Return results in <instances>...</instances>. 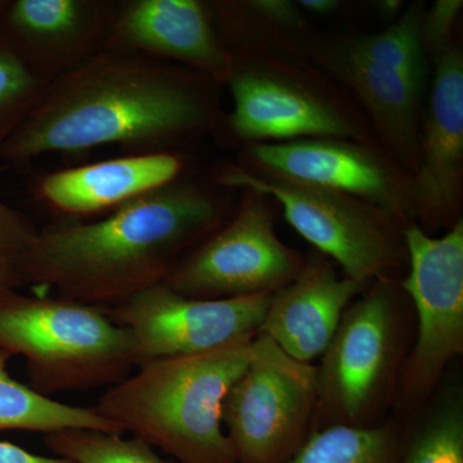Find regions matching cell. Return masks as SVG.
<instances>
[{"label": "cell", "instance_id": "6da1fadb", "mask_svg": "<svg viewBox=\"0 0 463 463\" xmlns=\"http://www.w3.org/2000/svg\"><path fill=\"white\" fill-rule=\"evenodd\" d=\"M219 85L185 67L102 51L48 85L0 152L3 165L118 145L132 154L174 148L214 129Z\"/></svg>", "mask_w": 463, "mask_h": 463}, {"label": "cell", "instance_id": "7a4b0ae2", "mask_svg": "<svg viewBox=\"0 0 463 463\" xmlns=\"http://www.w3.org/2000/svg\"><path fill=\"white\" fill-rule=\"evenodd\" d=\"M221 190L181 176L102 221L56 222L38 231L14 269L24 286L103 309L120 306L165 281L230 219Z\"/></svg>", "mask_w": 463, "mask_h": 463}, {"label": "cell", "instance_id": "3957f363", "mask_svg": "<svg viewBox=\"0 0 463 463\" xmlns=\"http://www.w3.org/2000/svg\"><path fill=\"white\" fill-rule=\"evenodd\" d=\"M255 336L200 354L158 359L109 386L94 410L179 463H237L223 404L248 367Z\"/></svg>", "mask_w": 463, "mask_h": 463}, {"label": "cell", "instance_id": "277c9868", "mask_svg": "<svg viewBox=\"0 0 463 463\" xmlns=\"http://www.w3.org/2000/svg\"><path fill=\"white\" fill-rule=\"evenodd\" d=\"M413 340V307L399 279L370 283L347 307L317 367L312 431L386 421Z\"/></svg>", "mask_w": 463, "mask_h": 463}, {"label": "cell", "instance_id": "5b68a950", "mask_svg": "<svg viewBox=\"0 0 463 463\" xmlns=\"http://www.w3.org/2000/svg\"><path fill=\"white\" fill-rule=\"evenodd\" d=\"M0 349L26 361L39 394L109 388L137 368L129 332L103 307L65 297L0 291Z\"/></svg>", "mask_w": 463, "mask_h": 463}, {"label": "cell", "instance_id": "8992f818", "mask_svg": "<svg viewBox=\"0 0 463 463\" xmlns=\"http://www.w3.org/2000/svg\"><path fill=\"white\" fill-rule=\"evenodd\" d=\"M213 184L227 190H251L282 207L288 223L317 252L335 261L353 281L373 283L397 279L407 269L404 225L374 203L341 192L300 184L223 164Z\"/></svg>", "mask_w": 463, "mask_h": 463}, {"label": "cell", "instance_id": "52a82bcc", "mask_svg": "<svg viewBox=\"0 0 463 463\" xmlns=\"http://www.w3.org/2000/svg\"><path fill=\"white\" fill-rule=\"evenodd\" d=\"M407 274L399 279L413 307L414 340L392 412L407 420L422 410L463 354V222L440 237L416 222L404 228Z\"/></svg>", "mask_w": 463, "mask_h": 463}, {"label": "cell", "instance_id": "ba28073f", "mask_svg": "<svg viewBox=\"0 0 463 463\" xmlns=\"http://www.w3.org/2000/svg\"><path fill=\"white\" fill-rule=\"evenodd\" d=\"M227 128L241 142L279 143L332 137L374 145L370 129L343 100L298 66L257 52H232Z\"/></svg>", "mask_w": 463, "mask_h": 463}, {"label": "cell", "instance_id": "9c48e42d", "mask_svg": "<svg viewBox=\"0 0 463 463\" xmlns=\"http://www.w3.org/2000/svg\"><path fill=\"white\" fill-rule=\"evenodd\" d=\"M317 367L255 335L245 373L223 404V425L237 463H288L312 432Z\"/></svg>", "mask_w": 463, "mask_h": 463}, {"label": "cell", "instance_id": "30bf717a", "mask_svg": "<svg viewBox=\"0 0 463 463\" xmlns=\"http://www.w3.org/2000/svg\"><path fill=\"white\" fill-rule=\"evenodd\" d=\"M242 191L239 210L164 281L183 297L232 298L274 294L294 281L307 257L282 242L269 197Z\"/></svg>", "mask_w": 463, "mask_h": 463}, {"label": "cell", "instance_id": "8fae6325", "mask_svg": "<svg viewBox=\"0 0 463 463\" xmlns=\"http://www.w3.org/2000/svg\"><path fill=\"white\" fill-rule=\"evenodd\" d=\"M273 294L232 298L183 297L158 283L106 315L129 332L137 368L175 356L200 354L240 337L255 336Z\"/></svg>", "mask_w": 463, "mask_h": 463}, {"label": "cell", "instance_id": "7c38bea8", "mask_svg": "<svg viewBox=\"0 0 463 463\" xmlns=\"http://www.w3.org/2000/svg\"><path fill=\"white\" fill-rule=\"evenodd\" d=\"M245 157L259 175L358 197L386 210L404 227L414 222L412 176L377 146L317 137L254 143Z\"/></svg>", "mask_w": 463, "mask_h": 463}, {"label": "cell", "instance_id": "4fadbf2b", "mask_svg": "<svg viewBox=\"0 0 463 463\" xmlns=\"http://www.w3.org/2000/svg\"><path fill=\"white\" fill-rule=\"evenodd\" d=\"M432 80L412 176L414 222L426 233L461 218L463 190V54L455 38L426 51Z\"/></svg>", "mask_w": 463, "mask_h": 463}, {"label": "cell", "instance_id": "5bb4252c", "mask_svg": "<svg viewBox=\"0 0 463 463\" xmlns=\"http://www.w3.org/2000/svg\"><path fill=\"white\" fill-rule=\"evenodd\" d=\"M103 51L185 67L218 85L227 83L233 67L210 5L199 0L118 2Z\"/></svg>", "mask_w": 463, "mask_h": 463}, {"label": "cell", "instance_id": "9a60e30c", "mask_svg": "<svg viewBox=\"0 0 463 463\" xmlns=\"http://www.w3.org/2000/svg\"><path fill=\"white\" fill-rule=\"evenodd\" d=\"M114 0H7L0 27L27 65L48 83L105 50Z\"/></svg>", "mask_w": 463, "mask_h": 463}, {"label": "cell", "instance_id": "2e32d148", "mask_svg": "<svg viewBox=\"0 0 463 463\" xmlns=\"http://www.w3.org/2000/svg\"><path fill=\"white\" fill-rule=\"evenodd\" d=\"M367 288L340 276L330 259L312 252L297 279L270 298L258 335L297 361L312 364L327 349L347 307Z\"/></svg>", "mask_w": 463, "mask_h": 463}, {"label": "cell", "instance_id": "e0dca14e", "mask_svg": "<svg viewBox=\"0 0 463 463\" xmlns=\"http://www.w3.org/2000/svg\"><path fill=\"white\" fill-rule=\"evenodd\" d=\"M307 50L318 65L354 91L389 156L413 176L420 161L421 91L397 72L354 53L343 39L313 42Z\"/></svg>", "mask_w": 463, "mask_h": 463}, {"label": "cell", "instance_id": "ac0fdd59", "mask_svg": "<svg viewBox=\"0 0 463 463\" xmlns=\"http://www.w3.org/2000/svg\"><path fill=\"white\" fill-rule=\"evenodd\" d=\"M184 166L178 152L130 154L47 174L35 194L63 216L99 214L176 181Z\"/></svg>", "mask_w": 463, "mask_h": 463}, {"label": "cell", "instance_id": "d6986e66", "mask_svg": "<svg viewBox=\"0 0 463 463\" xmlns=\"http://www.w3.org/2000/svg\"><path fill=\"white\" fill-rule=\"evenodd\" d=\"M12 354L0 349V431L52 432L85 429L123 434L93 407H75L44 397L8 373Z\"/></svg>", "mask_w": 463, "mask_h": 463}, {"label": "cell", "instance_id": "ffe728a7", "mask_svg": "<svg viewBox=\"0 0 463 463\" xmlns=\"http://www.w3.org/2000/svg\"><path fill=\"white\" fill-rule=\"evenodd\" d=\"M405 425L401 463H463V392L456 381L444 380Z\"/></svg>", "mask_w": 463, "mask_h": 463}, {"label": "cell", "instance_id": "44dd1931", "mask_svg": "<svg viewBox=\"0 0 463 463\" xmlns=\"http://www.w3.org/2000/svg\"><path fill=\"white\" fill-rule=\"evenodd\" d=\"M405 426V420L392 417L373 428L315 430L288 463H401Z\"/></svg>", "mask_w": 463, "mask_h": 463}, {"label": "cell", "instance_id": "7402d4cb", "mask_svg": "<svg viewBox=\"0 0 463 463\" xmlns=\"http://www.w3.org/2000/svg\"><path fill=\"white\" fill-rule=\"evenodd\" d=\"M425 12L423 3L414 2L383 32L343 41L354 53L403 76L423 93L430 76V61L422 41Z\"/></svg>", "mask_w": 463, "mask_h": 463}, {"label": "cell", "instance_id": "603a6c76", "mask_svg": "<svg viewBox=\"0 0 463 463\" xmlns=\"http://www.w3.org/2000/svg\"><path fill=\"white\" fill-rule=\"evenodd\" d=\"M0 27V152L47 90Z\"/></svg>", "mask_w": 463, "mask_h": 463}, {"label": "cell", "instance_id": "cb8c5ba5", "mask_svg": "<svg viewBox=\"0 0 463 463\" xmlns=\"http://www.w3.org/2000/svg\"><path fill=\"white\" fill-rule=\"evenodd\" d=\"M44 444L72 463H169L145 441L121 434L70 429L45 435Z\"/></svg>", "mask_w": 463, "mask_h": 463}, {"label": "cell", "instance_id": "d4e9b609", "mask_svg": "<svg viewBox=\"0 0 463 463\" xmlns=\"http://www.w3.org/2000/svg\"><path fill=\"white\" fill-rule=\"evenodd\" d=\"M5 167L0 165V173ZM38 231L30 219L0 200V260L14 268L32 245Z\"/></svg>", "mask_w": 463, "mask_h": 463}, {"label": "cell", "instance_id": "484cf974", "mask_svg": "<svg viewBox=\"0 0 463 463\" xmlns=\"http://www.w3.org/2000/svg\"><path fill=\"white\" fill-rule=\"evenodd\" d=\"M242 7L258 21L273 27V32L283 36L300 35L306 30V20L297 3L288 0H250L241 3Z\"/></svg>", "mask_w": 463, "mask_h": 463}, {"label": "cell", "instance_id": "4316f807", "mask_svg": "<svg viewBox=\"0 0 463 463\" xmlns=\"http://www.w3.org/2000/svg\"><path fill=\"white\" fill-rule=\"evenodd\" d=\"M462 5L461 0H438L430 9H426L422 24L425 51L453 38V27Z\"/></svg>", "mask_w": 463, "mask_h": 463}, {"label": "cell", "instance_id": "83f0119b", "mask_svg": "<svg viewBox=\"0 0 463 463\" xmlns=\"http://www.w3.org/2000/svg\"><path fill=\"white\" fill-rule=\"evenodd\" d=\"M0 463H72L62 457L35 455L16 444L0 441Z\"/></svg>", "mask_w": 463, "mask_h": 463}, {"label": "cell", "instance_id": "f1b7e54d", "mask_svg": "<svg viewBox=\"0 0 463 463\" xmlns=\"http://www.w3.org/2000/svg\"><path fill=\"white\" fill-rule=\"evenodd\" d=\"M298 7L307 14L317 16H327L339 9L341 3L337 0H298Z\"/></svg>", "mask_w": 463, "mask_h": 463}, {"label": "cell", "instance_id": "f546056e", "mask_svg": "<svg viewBox=\"0 0 463 463\" xmlns=\"http://www.w3.org/2000/svg\"><path fill=\"white\" fill-rule=\"evenodd\" d=\"M23 286V281L14 268L11 264L0 260V291L2 289H18Z\"/></svg>", "mask_w": 463, "mask_h": 463}, {"label": "cell", "instance_id": "4dcf8cb0", "mask_svg": "<svg viewBox=\"0 0 463 463\" xmlns=\"http://www.w3.org/2000/svg\"><path fill=\"white\" fill-rule=\"evenodd\" d=\"M403 5L402 0H381L376 3V8L383 20L390 21L401 16Z\"/></svg>", "mask_w": 463, "mask_h": 463}]
</instances>
